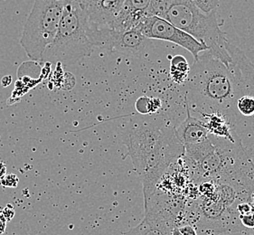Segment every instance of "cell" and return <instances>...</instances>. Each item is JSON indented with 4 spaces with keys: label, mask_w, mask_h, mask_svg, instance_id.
<instances>
[{
    "label": "cell",
    "mask_w": 254,
    "mask_h": 235,
    "mask_svg": "<svg viewBox=\"0 0 254 235\" xmlns=\"http://www.w3.org/2000/svg\"><path fill=\"white\" fill-rule=\"evenodd\" d=\"M231 61H221L206 50L199 55L190 68L185 101L193 113H220L233 119L236 103L244 95L254 96V64L233 43Z\"/></svg>",
    "instance_id": "cell-1"
},
{
    "label": "cell",
    "mask_w": 254,
    "mask_h": 235,
    "mask_svg": "<svg viewBox=\"0 0 254 235\" xmlns=\"http://www.w3.org/2000/svg\"><path fill=\"white\" fill-rule=\"evenodd\" d=\"M182 159L195 181L233 185L245 193L254 190V164L240 138L235 140L209 134L208 138L185 147Z\"/></svg>",
    "instance_id": "cell-2"
},
{
    "label": "cell",
    "mask_w": 254,
    "mask_h": 235,
    "mask_svg": "<svg viewBox=\"0 0 254 235\" xmlns=\"http://www.w3.org/2000/svg\"><path fill=\"white\" fill-rule=\"evenodd\" d=\"M122 143L127 147V156L142 181L144 199L155 193L166 170L185 153L176 127L165 120L128 127L123 134Z\"/></svg>",
    "instance_id": "cell-3"
},
{
    "label": "cell",
    "mask_w": 254,
    "mask_h": 235,
    "mask_svg": "<svg viewBox=\"0 0 254 235\" xmlns=\"http://www.w3.org/2000/svg\"><path fill=\"white\" fill-rule=\"evenodd\" d=\"M90 22L82 0H64V14L54 41L40 61L73 65L89 57L93 47L89 38Z\"/></svg>",
    "instance_id": "cell-4"
},
{
    "label": "cell",
    "mask_w": 254,
    "mask_h": 235,
    "mask_svg": "<svg viewBox=\"0 0 254 235\" xmlns=\"http://www.w3.org/2000/svg\"><path fill=\"white\" fill-rule=\"evenodd\" d=\"M166 20L204 45L225 63L231 60V42L221 29L216 9L206 13L192 0H172Z\"/></svg>",
    "instance_id": "cell-5"
},
{
    "label": "cell",
    "mask_w": 254,
    "mask_h": 235,
    "mask_svg": "<svg viewBox=\"0 0 254 235\" xmlns=\"http://www.w3.org/2000/svg\"><path fill=\"white\" fill-rule=\"evenodd\" d=\"M64 8V0H35L20 39L31 60L40 61L47 46L54 41Z\"/></svg>",
    "instance_id": "cell-6"
},
{
    "label": "cell",
    "mask_w": 254,
    "mask_h": 235,
    "mask_svg": "<svg viewBox=\"0 0 254 235\" xmlns=\"http://www.w3.org/2000/svg\"><path fill=\"white\" fill-rule=\"evenodd\" d=\"M89 38L92 47H98L108 55L119 52L126 56L141 57L153 46L151 40L143 36L137 28L116 31L110 27H97L90 25Z\"/></svg>",
    "instance_id": "cell-7"
},
{
    "label": "cell",
    "mask_w": 254,
    "mask_h": 235,
    "mask_svg": "<svg viewBox=\"0 0 254 235\" xmlns=\"http://www.w3.org/2000/svg\"><path fill=\"white\" fill-rule=\"evenodd\" d=\"M137 28L143 36L150 40L171 42L183 47L193 56L194 60L201 53L207 50V47L204 45L160 17L148 16Z\"/></svg>",
    "instance_id": "cell-8"
},
{
    "label": "cell",
    "mask_w": 254,
    "mask_h": 235,
    "mask_svg": "<svg viewBox=\"0 0 254 235\" xmlns=\"http://www.w3.org/2000/svg\"><path fill=\"white\" fill-rule=\"evenodd\" d=\"M125 0H82L90 25L110 27L122 9Z\"/></svg>",
    "instance_id": "cell-9"
},
{
    "label": "cell",
    "mask_w": 254,
    "mask_h": 235,
    "mask_svg": "<svg viewBox=\"0 0 254 235\" xmlns=\"http://www.w3.org/2000/svg\"><path fill=\"white\" fill-rule=\"evenodd\" d=\"M150 0H125L112 24V29L127 31L137 28L147 18Z\"/></svg>",
    "instance_id": "cell-10"
},
{
    "label": "cell",
    "mask_w": 254,
    "mask_h": 235,
    "mask_svg": "<svg viewBox=\"0 0 254 235\" xmlns=\"http://www.w3.org/2000/svg\"><path fill=\"white\" fill-rule=\"evenodd\" d=\"M188 117L176 128V132L179 140L184 146L194 145L205 141L208 138V130L204 127L203 122L197 118L193 117L190 113V108L185 101Z\"/></svg>",
    "instance_id": "cell-11"
},
{
    "label": "cell",
    "mask_w": 254,
    "mask_h": 235,
    "mask_svg": "<svg viewBox=\"0 0 254 235\" xmlns=\"http://www.w3.org/2000/svg\"><path fill=\"white\" fill-rule=\"evenodd\" d=\"M201 120L210 135L219 138L235 140L239 138L234 131L232 125V119L220 113H202L200 114Z\"/></svg>",
    "instance_id": "cell-12"
},
{
    "label": "cell",
    "mask_w": 254,
    "mask_h": 235,
    "mask_svg": "<svg viewBox=\"0 0 254 235\" xmlns=\"http://www.w3.org/2000/svg\"><path fill=\"white\" fill-rule=\"evenodd\" d=\"M174 224L158 215L146 214L144 220L122 235H171Z\"/></svg>",
    "instance_id": "cell-13"
},
{
    "label": "cell",
    "mask_w": 254,
    "mask_h": 235,
    "mask_svg": "<svg viewBox=\"0 0 254 235\" xmlns=\"http://www.w3.org/2000/svg\"><path fill=\"white\" fill-rule=\"evenodd\" d=\"M190 68L187 59L182 56H176L170 61V78L175 83L183 84L188 81Z\"/></svg>",
    "instance_id": "cell-14"
},
{
    "label": "cell",
    "mask_w": 254,
    "mask_h": 235,
    "mask_svg": "<svg viewBox=\"0 0 254 235\" xmlns=\"http://www.w3.org/2000/svg\"><path fill=\"white\" fill-rule=\"evenodd\" d=\"M171 4L172 0H150L147 11V17L157 16L166 19V16Z\"/></svg>",
    "instance_id": "cell-15"
},
{
    "label": "cell",
    "mask_w": 254,
    "mask_h": 235,
    "mask_svg": "<svg viewBox=\"0 0 254 235\" xmlns=\"http://www.w3.org/2000/svg\"><path fill=\"white\" fill-rule=\"evenodd\" d=\"M161 108V101L158 98H139L136 103L137 112L142 114L155 113Z\"/></svg>",
    "instance_id": "cell-16"
},
{
    "label": "cell",
    "mask_w": 254,
    "mask_h": 235,
    "mask_svg": "<svg viewBox=\"0 0 254 235\" xmlns=\"http://www.w3.org/2000/svg\"><path fill=\"white\" fill-rule=\"evenodd\" d=\"M236 112L245 117H252L254 115V95H244L240 98L236 103Z\"/></svg>",
    "instance_id": "cell-17"
},
{
    "label": "cell",
    "mask_w": 254,
    "mask_h": 235,
    "mask_svg": "<svg viewBox=\"0 0 254 235\" xmlns=\"http://www.w3.org/2000/svg\"><path fill=\"white\" fill-rule=\"evenodd\" d=\"M192 1L201 10L206 13L217 9L219 5V0H192Z\"/></svg>",
    "instance_id": "cell-18"
},
{
    "label": "cell",
    "mask_w": 254,
    "mask_h": 235,
    "mask_svg": "<svg viewBox=\"0 0 254 235\" xmlns=\"http://www.w3.org/2000/svg\"><path fill=\"white\" fill-rule=\"evenodd\" d=\"M18 181L19 180L15 175H5L3 178L0 179V184L5 187H16Z\"/></svg>",
    "instance_id": "cell-19"
},
{
    "label": "cell",
    "mask_w": 254,
    "mask_h": 235,
    "mask_svg": "<svg viewBox=\"0 0 254 235\" xmlns=\"http://www.w3.org/2000/svg\"><path fill=\"white\" fill-rule=\"evenodd\" d=\"M240 220L241 223L246 227V228H254V211L252 213H250L248 215H243L240 216Z\"/></svg>",
    "instance_id": "cell-20"
},
{
    "label": "cell",
    "mask_w": 254,
    "mask_h": 235,
    "mask_svg": "<svg viewBox=\"0 0 254 235\" xmlns=\"http://www.w3.org/2000/svg\"><path fill=\"white\" fill-rule=\"evenodd\" d=\"M178 230L182 235H197L195 229L193 228L192 225H184L181 226H178Z\"/></svg>",
    "instance_id": "cell-21"
},
{
    "label": "cell",
    "mask_w": 254,
    "mask_h": 235,
    "mask_svg": "<svg viewBox=\"0 0 254 235\" xmlns=\"http://www.w3.org/2000/svg\"><path fill=\"white\" fill-rule=\"evenodd\" d=\"M2 214L4 215L5 220H10V219L13 218L15 212H14V209H13V207H12L11 205H7V206L2 211Z\"/></svg>",
    "instance_id": "cell-22"
},
{
    "label": "cell",
    "mask_w": 254,
    "mask_h": 235,
    "mask_svg": "<svg viewBox=\"0 0 254 235\" xmlns=\"http://www.w3.org/2000/svg\"><path fill=\"white\" fill-rule=\"evenodd\" d=\"M5 219L2 212H0V235L4 233L5 230Z\"/></svg>",
    "instance_id": "cell-23"
},
{
    "label": "cell",
    "mask_w": 254,
    "mask_h": 235,
    "mask_svg": "<svg viewBox=\"0 0 254 235\" xmlns=\"http://www.w3.org/2000/svg\"><path fill=\"white\" fill-rule=\"evenodd\" d=\"M11 82H12V78L9 75H7V76H5L2 79V85L4 87H6L10 84Z\"/></svg>",
    "instance_id": "cell-24"
},
{
    "label": "cell",
    "mask_w": 254,
    "mask_h": 235,
    "mask_svg": "<svg viewBox=\"0 0 254 235\" xmlns=\"http://www.w3.org/2000/svg\"><path fill=\"white\" fill-rule=\"evenodd\" d=\"M5 166L0 162V179L3 178L5 176Z\"/></svg>",
    "instance_id": "cell-25"
},
{
    "label": "cell",
    "mask_w": 254,
    "mask_h": 235,
    "mask_svg": "<svg viewBox=\"0 0 254 235\" xmlns=\"http://www.w3.org/2000/svg\"><path fill=\"white\" fill-rule=\"evenodd\" d=\"M244 235H254V229L246 228V230L244 232Z\"/></svg>",
    "instance_id": "cell-26"
},
{
    "label": "cell",
    "mask_w": 254,
    "mask_h": 235,
    "mask_svg": "<svg viewBox=\"0 0 254 235\" xmlns=\"http://www.w3.org/2000/svg\"><path fill=\"white\" fill-rule=\"evenodd\" d=\"M171 235H182L178 230V227H174L173 230L171 232Z\"/></svg>",
    "instance_id": "cell-27"
},
{
    "label": "cell",
    "mask_w": 254,
    "mask_h": 235,
    "mask_svg": "<svg viewBox=\"0 0 254 235\" xmlns=\"http://www.w3.org/2000/svg\"><path fill=\"white\" fill-rule=\"evenodd\" d=\"M253 197H254V192H253Z\"/></svg>",
    "instance_id": "cell-28"
}]
</instances>
